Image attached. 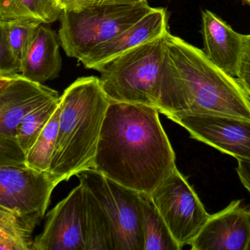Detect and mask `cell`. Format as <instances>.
<instances>
[{
    "label": "cell",
    "mask_w": 250,
    "mask_h": 250,
    "mask_svg": "<svg viewBox=\"0 0 250 250\" xmlns=\"http://www.w3.org/2000/svg\"><path fill=\"white\" fill-rule=\"evenodd\" d=\"M159 114L152 106L111 100L93 169L124 187L151 194L176 167Z\"/></svg>",
    "instance_id": "1"
},
{
    "label": "cell",
    "mask_w": 250,
    "mask_h": 250,
    "mask_svg": "<svg viewBox=\"0 0 250 250\" xmlns=\"http://www.w3.org/2000/svg\"><path fill=\"white\" fill-rule=\"evenodd\" d=\"M165 39L167 66L181 113L250 121V96L236 77L216 66L203 50L169 31Z\"/></svg>",
    "instance_id": "2"
},
{
    "label": "cell",
    "mask_w": 250,
    "mask_h": 250,
    "mask_svg": "<svg viewBox=\"0 0 250 250\" xmlns=\"http://www.w3.org/2000/svg\"><path fill=\"white\" fill-rule=\"evenodd\" d=\"M110 102L96 77L77 79L61 96L59 128L49 169L60 183L94 168Z\"/></svg>",
    "instance_id": "3"
},
{
    "label": "cell",
    "mask_w": 250,
    "mask_h": 250,
    "mask_svg": "<svg viewBox=\"0 0 250 250\" xmlns=\"http://www.w3.org/2000/svg\"><path fill=\"white\" fill-rule=\"evenodd\" d=\"M165 34L96 70L110 100L152 106L169 119L179 112L167 69Z\"/></svg>",
    "instance_id": "4"
},
{
    "label": "cell",
    "mask_w": 250,
    "mask_h": 250,
    "mask_svg": "<svg viewBox=\"0 0 250 250\" xmlns=\"http://www.w3.org/2000/svg\"><path fill=\"white\" fill-rule=\"evenodd\" d=\"M147 0L137 3L90 5L62 11L59 39L69 58L80 61L92 49L110 40L148 14Z\"/></svg>",
    "instance_id": "5"
},
{
    "label": "cell",
    "mask_w": 250,
    "mask_h": 250,
    "mask_svg": "<svg viewBox=\"0 0 250 250\" xmlns=\"http://www.w3.org/2000/svg\"><path fill=\"white\" fill-rule=\"evenodd\" d=\"M99 200L110 221L115 250H144L140 192L112 181L95 169L77 175Z\"/></svg>",
    "instance_id": "6"
},
{
    "label": "cell",
    "mask_w": 250,
    "mask_h": 250,
    "mask_svg": "<svg viewBox=\"0 0 250 250\" xmlns=\"http://www.w3.org/2000/svg\"><path fill=\"white\" fill-rule=\"evenodd\" d=\"M150 195L180 247L190 245L210 215L177 167Z\"/></svg>",
    "instance_id": "7"
},
{
    "label": "cell",
    "mask_w": 250,
    "mask_h": 250,
    "mask_svg": "<svg viewBox=\"0 0 250 250\" xmlns=\"http://www.w3.org/2000/svg\"><path fill=\"white\" fill-rule=\"evenodd\" d=\"M59 184L49 170H37L26 164L0 165V206L43 218Z\"/></svg>",
    "instance_id": "8"
},
{
    "label": "cell",
    "mask_w": 250,
    "mask_h": 250,
    "mask_svg": "<svg viewBox=\"0 0 250 250\" xmlns=\"http://www.w3.org/2000/svg\"><path fill=\"white\" fill-rule=\"evenodd\" d=\"M169 119L189 132L193 139L228 153L250 160V121L236 117L208 114H176Z\"/></svg>",
    "instance_id": "9"
},
{
    "label": "cell",
    "mask_w": 250,
    "mask_h": 250,
    "mask_svg": "<svg viewBox=\"0 0 250 250\" xmlns=\"http://www.w3.org/2000/svg\"><path fill=\"white\" fill-rule=\"evenodd\" d=\"M58 97L56 90L21 74L0 76V137L17 139V128L24 117Z\"/></svg>",
    "instance_id": "10"
},
{
    "label": "cell",
    "mask_w": 250,
    "mask_h": 250,
    "mask_svg": "<svg viewBox=\"0 0 250 250\" xmlns=\"http://www.w3.org/2000/svg\"><path fill=\"white\" fill-rule=\"evenodd\" d=\"M83 187H75L47 214L35 250H84L81 210Z\"/></svg>",
    "instance_id": "11"
},
{
    "label": "cell",
    "mask_w": 250,
    "mask_h": 250,
    "mask_svg": "<svg viewBox=\"0 0 250 250\" xmlns=\"http://www.w3.org/2000/svg\"><path fill=\"white\" fill-rule=\"evenodd\" d=\"M250 238V209L241 200L210 215L190 245L193 250H247Z\"/></svg>",
    "instance_id": "12"
},
{
    "label": "cell",
    "mask_w": 250,
    "mask_h": 250,
    "mask_svg": "<svg viewBox=\"0 0 250 250\" xmlns=\"http://www.w3.org/2000/svg\"><path fill=\"white\" fill-rule=\"evenodd\" d=\"M167 31L166 10L153 8L135 24L110 40L96 46L79 61L86 68L97 70L137 46L161 37Z\"/></svg>",
    "instance_id": "13"
},
{
    "label": "cell",
    "mask_w": 250,
    "mask_h": 250,
    "mask_svg": "<svg viewBox=\"0 0 250 250\" xmlns=\"http://www.w3.org/2000/svg\"><path fill=\"white\" fill-rule=\"evenodd\" d=\"M201 33L203 52L216 66L237 77L244 44V35L208 10L202 12Z\"/></svg>",
    "instance_id": "14"
},
{
    "label": "cell",
    "mask_w": 250,
    "mask_h": 250,
    "mask_svg": "<svg viewBox=\"0 0 250 250\" xmlns=\"http://www.w3.org/2000/svg\"><path fill=\"white\" fill-rule=\"evenodd\" d=\"M61 68L62 58L58 38L46 24H40L21 61V74L42 83L58 78Z\"/></svg>",
    "instance_id": "15"
},
{
    "label": "cell",
    "mask_w": 250,
    "mask_h": 250,
    "mask_svg": "<svg viewBox=\"0 0 250 250\" xmlns=\"http://www.w3.org/2000/svg\"><path fill=\"white\" fill-rule=\"evenodd\" d=\"M83 187L81 222L84 250H115V237L107 214L94 194Z\"/></svg>",
    "instance_id": "16"
},
{
    "label": "cell",
    "mask_w": 250,
    "mask_h": 250,
    "mask_svg": "<svg viewBox=\"0 0 250 250\" xmlns=\"http://www.w3.org/2000/svg\"><path fill=\"white\" fill-rule=\"evenodd\" d=\"M42 216L0 206V250H35L33 234Z\"/></svg>",
    "instance_id": "17"
},
{
    "label": "cell",
    "mask_w": 250,
    "mask_h": 250,
    "mask_svg": "<svg viewBox=\"0 0 250 250\" xmlns=\"http://www.w3.org/2000/svg\"><path fill=\"white\" fill-rule=\"evenodd\" d=\"M140 203L144 250H181L151 195L140 192Z\"/></svg>",
    "instance_id": "18"
},
{
    "label": "cell",
    "mask_w": 250,
    "mask_h": 250,
    "mask_svg": "<svg viewBox=\"0 0 250 250\" xmlns=\"http://www.w3.org/2000/svg\"><path fill=\"white\" fill-rule=\"evenodd\" d=\"M57 0H0V22L35 21L50 24L61 19Z\"/></svg>",
    "instance_id": "19"
},
{
    "label": "cell",
    "mask_w": 250,
    "mask_h": 250,
    "mask_svg": "<svg viewBox=\"0 0 250 250\" xmlns=\"http://www.w3.org/2000/svg\"><path fill=\"white\" fill-rule=\"evenodd\" d=\"M61 96L42 104L29 112L17 129V139L19 144L27 156L41 133L59 107Z\"/></svg>",
    "instance_id": "20"
},
{
    "label": "cell",
    "mask_w": 250,
    "mask_h": 250,
    "mask_svg": "<svg viewBox=\"0 0 250 250\" xmlns=\"http://www.w3.org/2000/svg\"><path fill=\"white\" fill-rule=\"evenodd\" d=\"M61 106L55 111L26 156V165L37 170H49L56 145Z\"/></svg>",
    "instance_id": "21"
},
{
    "label": "cell",
    "mask_w": 250,
    "mask_h": 250,
    "mask_svg": "<svg viewBox=\"0 0 250 250\" xmlns=\"http://www.w3.org/2000/svg\"><path fill=\"white\" fill-rule=\"evenodd\" d=\"M40 23L35 21L0 22V30L6 35L14 52L22 61Z\"/></svg>",
    "instance_id": "22"
},
{
    "label": "cell",
    "mask_w": 250,
    "mask_h": 250,
    "mask_svg": "<svg viewBox=\"0 0 250 250\" xmlns=\"http://www.w3.org/2000/svg\"><path fill=\"white\" fill-rule=\"evenodd\" d=\"M0 33V76L21 74V60L11 48L5 33L1 30Z\"/></svg>",
    "instance_id": "23"
},
{
    "label": "cell",
    "mask_w": 250,
    "mask_h": 250,
    "mask_svg": "<svg viewBox=\"0 0 250 250\" xmlns=\"http://www.w3.org/2000/svg\"><path fill=\"white\" fill-rule=\"evenodd\" d=\"M24 164H26V154L17 139L0 137V165Z\"/></svg>",
    "instance_id": "24"
},
{
    "label": "cell",
    "mask_w": 250,
    "mask_h": 250,
    "mask_svg": "<svg viewBox=\"0 0 250 250\" xmlns=\"http://www.w3.org/2000/svg\"><path fill=\"white\" fill-rule=\"evenodd\" d=\"M236 78L250 96V34L244 35V49Z\"/></svg>",
    "instance_id": "25"
},
{
    "label": "cell",
    "mask_w": 250,
    "mask_h": 250,
    "mask_svg": "<svg viewBox=\"0 0 250 250\" xmlns=\"http://www.w3.org/2000/svg\"><path fill=\"white\" fill-rule=\"evenodd\" d=\"M236 171L241 184L250 193V160L238 159Z\"/></svg>",
    "instance_id": "26"
},
{
    "label": "cell",
    "mask_w": 250,
    "mask_h": 250,
    "mask_svg": "<svg viewBox=\"0 0 250 250\" xmlns=\"http://www.w3.org/2000/svg\"><path fill=\"white\" fill-rule=\"evenodd\" d=\"M143 0H80L77 9L90 5L137 3Z\"/></svg>",
    "instance_id": "27"
},
{
    "label": "cell",
    "mask_w": 250,
    "mask_h": 250,
    "mask_svg": "<svg viewBox=\"0 0 250 250\" xmlns=\"http://www.w3.org/2000/svg\"><path fill=\"white\" fill-rule=\"evenodd\" d=\"M80 0H57L62 11H72L78 8Z\"/></svg>",
    "instance_id": "28"
},
{
    "label": "cell",
    "mask_w": 250,
    "mask_h": 250,
    "mask_svg": "<svg viewBox=\"0 0 250 250\" xmlns=\"http://www.w3.org/2000/svg\"><path fill=\"white\" fill-rule=\"evenodd\" d=\"M247 250H250V238L248 242V245H247Z\"/></svg>",
    "instance_id": "29"
},
{
    "label": "cell",
    "mask_w": 250,
    "mask_h": 250,
    "mask_svg": "<svg viewBox=\"0 0 250 250\" xmlns=\"http://www.w3.org/2000/svg\"><path fill=\"white\" fill-rule=\"evenodd\" d=\"M243 2H246V3L250 5V0H242Z\"/></svg>",
    "instance_id": "30"
}]
</instances>
